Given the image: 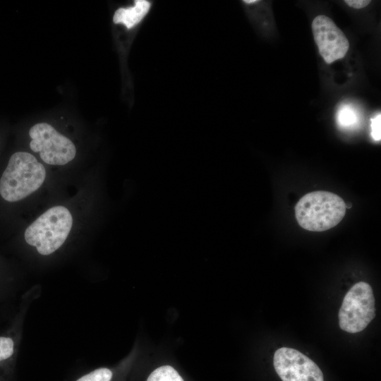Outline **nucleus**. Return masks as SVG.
I'll return each mask as SVG.
<instances>
[{
  "mask_svg": "<svg viewBox=\"0 0 381 381\" xmlns=\"http://www.w3.org/2000/svg\"><path fill=\"white\" fill-rule=\"evenodd\" d=\"M46 176L44 166L31 154L11 155L0 179V195L6 201L20 200L36 191Z\"/></svg>",
  "mask_w": 381,
  "mask_h": 381,
  "instance_id": "f257e3e1",
  "label": "nucleus"
},
{
  "mask_svg": "<svg viewBox=\"0 0 381 381\" xmlns=\"http://www.w3.org/2000/svg\"><path fill=\"white\" fill-rule=\"evenodd\" d=\"M344 200L328 191L317 190L304 195L295 206L298 224L311 231H324L337 226L346 214Z\"/></svg>",
  "mask_w": 381,
  "mask_h": 381,
  "instance_id": "f03ea898",
  "label": "nucleus"
},
{
  "mask_svg": "<svg viewBox=\"0 0 381 381\" xmlns=\"http://www.w3.org/2000/svg\"><path fill=\"white\" fill-rule=\"evenodd\" d=\"M72 224L73 218L66 207H52L25 229V241L35 246L40 254L50 255L64 244Z\"/></svg>",
  "mask_w": 381,
  "mask_h": 381,
  "instance_id": "7ed1b4c3",
  "label": "nucleus"
},
{
  "mask_svg": "<svg viewBox=\"0 0 381 381\" xmlns=\"http://www.w3.org/2000/svg\"><path fill=\"white\" fill-rule=\"evenodd\" d=\"M375 317V298L371 286L365 282L356 283L346 293L340 307V328L349 333L359 332Z\"/></svg>",
  "mask_w": 381,
  "mask_h": 381,
  "instance_id": "20e7f679",
  "label": "nucleus"
},
{
  "mask_svg": "<svg viewBox=\"0 0 381 381\" xmlns=\"http://www.w3.org/2000/svg\"><path fill=\"white\" fill-rule=\"evenodd\" d=\"M32 139L31 150L40 152L47 164L64 165L73 159L76 154L74 144L47 123H38L29 131Z\"/></svg>",
  "mask_w": 381,
  "mask_h": 381,
  "instance_id": "39448f33",
  "label": "nucleus"
},
{
  "mask_svg": "<svg viewBox=\"0 0 381 381\" xmlns=\"http://www.w3.org/2000/svg\"><path fill=\"white\" fill-rule=\"evenodd\" d=\"M274 370L282 381H324L318 365L299 351L282 347L274 355Z\"/></svg>",
  "mask_w": 381,
  "mask_h": 381,
  "instance_id": "423d86ee",
  "label": "nucleus"
},
{
  "mask_svg": "<svg viewBox=\"0 0 381 381\" xmlns=\"http://www.w3.org/2000/svg\"><path fill=\"white\" fill-rule=\"evenodd\" d=\"M312 30L320 54L327 64L346 56L349 40L330 18L325 15L316 16L312 23Z\"/></svg>",
  "mask_w": 381,
  "mask_h": 381,
  "instance_id": "0eeeda50",
  "label": "nucleus"
},
{
  "mask_svg": "<svg viewBox=\"0 0 381 381\" xmlns=\"http://www.w3.org/2000/svg\"><path fill=\"white\" fill-rule=\"evenodd\" d=\"M153 1L150 0H135L133 5L120 7L113 16V23L120 24L127 29H133L140 25L150 13Z\"/></svg>",
  "mask_w": 381,
  "mask_h": 381,
  "instance_id": "6e6552de",
  "label": "nucleus"
},
{
  "mask_svg": "<svg viewBox=\"0 0 381 381\" xmlns=\"http://www.w3.org/2000/svg\"><path fill=\"white\" fill-rule=\"evenodd\" d=\"M147 381H183V380L173 367L163 365L153 370Z\"/></svg>",
  "mask_w": 381,
  "mask_h": 381,
  "instance_id": "1a4fd4ad",
  "label": "nucleus"
},
{
  "mask_svg": "<svg viewBox=\"0 0 381 381\" xmlns=\"http://www.w3.org/2000/svg\"><path fill=\"white\" fill-rule=\"evenodd\" d=\"M358 118L356 111L349 105L340 108L337 114L338 123L344 128H349L357 122Z\"/></svg>",
  "mask_w": 381,
  "mask_h": 381,
  "instance_id": "9d476101",
  "label": "nucleus"
},
{
  "mask_svg": "<svg viewBox=\"0 0 381 381\" xmlns=\"http://www.w3.org/2000/svg\"><path fill=\"white\" fill-rule=\"evenodd\" d=\"M113 372L107 368L95 369L79 377L76 381H111Z\"/></svg>",
  "mask_w": 381,
  "mask_h": 381,
  "instance_id": "9b49d317",
  "label": "nucleus"
},
{
  "mask_svg": "<svg viewBox=\"0 0 381 381\" xmlns=\"http://www.w3.org/2000/svg\"><path fill=\"white\" fill-rule=\"evenodd\" d=\"M14 352V342L10 337H0V362L9 358Z\"/></svg>",
  "mask_w": 381,
  "mask_h": 381,
  "instance_id": "f8f14e48",
  "label": "nucleus"
},
{
  "mask_svg": "<svg viewBox=\"0 0 381 381\" xmlns=\"http://www.w3.org/2000/svg\"><path fill=\"white\" fill-rule=\"evenodd\" d=\"M371 135L376 141L381 139V114L379 113L371 119Z\"/></svg>",
  "mask_w": 381,
  "mask_h": 381,
  "instance_id": "ddd939ff",
  "label": "nucleus"
},
{
  "mask_svg": "<svg viewBox=\"0 0 381 381\" xmlns=\"http://www.w3.org/2000/svg\"><path fill=\"white\" fill-rule=\"evenodd\" d=\"M344 2L349 6L354 8H362L367 6L370 2V0H345Z\"/></svg>",
  "mask_w": 381,
  "mask_h": 381,
  "instance_id": "4468645a",
  "label": "nucleus"
},
{
  "mask_svg": "<svg viewBox=\"0 0 381 381\" xmlns=\"http://www.w3.org/2000/svg\"><path fill=\"white\" fill-rule=\"evenodd\" d=\"M259 0H243L242 2L245 4H253L260 2Z\"/></svg>",
  "mask_w": 381,
  "mask_h": 381,
  "instance_id": "2eb2a0df",
  "label": "nucleus"
}]
</instances>
